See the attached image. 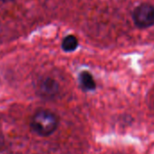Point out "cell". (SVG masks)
Wrapping results in <instances>:
<instances>
[{
	"mask_svg": "<svg viewBox=\"0 0 154 154\" xmlns=\"http://www.w3.org/2000/svg\"><path fill=\"white\" fill-rule=\"evenodd\" d=\"M59 91L58 84L52 78H45L42 80L38 86V93L40 96L45 99L54 98Z\"/></svg>",
	"mask_w": 154,
	"mask_h": 154,
	"instance_id": "obj_3",
	"label": "cell"
},
{
	"mask_svg": "<svg viewBox=\"0 0 154 154\" xmlns=\"http://www.w3.org/2000/svg\"><path fill=\"white\" fill-rule=\"evenodd\" d=\"M78 47V40L74 35H67L62 42V48L64 52H73Z\"/></svg>",
	"mask_w": 154,
	"mask_h": 154,
	"instance_id": "obj_5",
	"label": "cell"
},
{
	"mask_svg": "<svg viewBox=\"0 0 154 154\" xmlns=\"http://www.w3.org/2000/svg\"><path fill=\"white\" fill-rule=\"evenodd\" d=\"M1 1H3V2H12V1H14V0H1Z\"/></svg>",
	"mask_w": 154,
	"mask_h": 154,
	"instance_id": "obj_6",
	"label": "cell"
},
{
	"mask_svg": "<svg viewBox=\"0 0 154 154\" xmlns=\"http://www.w3.org/2000/svg\"><path fill=\"white\" fill-rule=\"evenodd\" d=\"M132 18L139 28H148L154 25V7L149 4H141L137 7L133 13Z\"/></svg>",
	"mask_w": 154,
	"mask_h": 154,
	"instance_id": "obj_2",
	"label": "cell"
},
{
	"mask_svg": "<svg viewBox=\"0 0 154 154\" xmlns=\"http://www.w3.org/2000/svg\"><path fill=\"white\" fill-rule=\"evenodd\" d=\"M58 126L57 116L47 110L36 112L31 120L32 130L39 136L46 137L53 134Z\"/></svg>",
	"mask_w": 154,
	"mask_h": 154,
	"instance_id": "obj_1",
	"label": "cell"
},
{
	"mask_svg": "<svg viewBox=\"0 0 154 154\" xmlns=\"http://www.w3.org/2000/svg\"><path fill=\"white\" fill-rule=\"evenodd\" d=\"M79 82H80L81 88L86 92L94 91L96 87V84L94 82L93 75L89 72H86V71L81 72L79 76Z\"/></svg>",
	"mask_w": 154,
	"mask_h": 154,
	"instance_id": "obj_4",
	"label": "cell"
}]
</instances>
